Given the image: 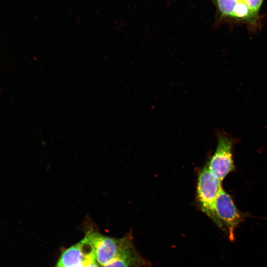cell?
Segmentation results:
<instances>
[{
    "mask_svg": "<svg viewBox=\"0 0 267 267\" xmlns=\"http://www.w3.org/2000/svg\"><path fill=\"white\" fill-rule=\"evenodd\" d=\"M229 19L235 22L247 24L251 30H256L259 26V18L255 16L242 0L236 4Z\"/></svg>",
    "mask_w": 267,
    "mask_h": 267,
    "instance_id": "cell-7",
    "label": "cell"
},
{
    "mask_svg": "<svg viewBox=\"0 0 267 267\" xmlns=\"http://www.w3.org/2000/svg\"><path fill=\"white\" fill-rule=\"evenodd\" d=\"M84 225L86 227L85 236L93 244L95 259L100 266L105 265L133 243L131 232L122 238H116L100 234L95 228L90 218L87 216Z\"/></svg>",
    "mask_w": 267,
    "mask_h": 267,
    "instance_id": "cell-1",
    "label": "cell"
},
{
    "mask_svg": "<svg viewBox=\"0 0 267 267\" xmlns=\"http://www.w3.org/2000/svg\"><path fill=\"white\" fill-rule=\"evenodd\" d=\"M240 0H214L221 19L229 18L236 4Z\"/></svg>",
    "mask_w": 267,
    "mask_h": 267,
    "instance_id": "cell-8",
    "label": "cell"
},
{
    "mask_svg": "<svg viewBox=\"0 0 267 267\" xmlns=\"http://www.w3.org/2000/svg\"><path fill=\"white\" fill-rule=\"evenodd\" d=\"M94 259H95L89 261L88 262H86L81 265L71 267H87V265L89 264L91 262H92Z\"/></svg>",
    "mask_w": 267,
    "mask_h": 267,
    "instance_id": "cell-11",
    "label": "cell"
},
{
    "mask_svg": "<svg viewBox=\"0 0 267 267\" xmlns=\"http://www.w3.org/2000/svg\"><path fill=\"white\" fill-rule=\"evenodd\" d=\"M98 264L97 263L95 259L93 260L89 264H88L87 267H99Z\"/></svg>",
    "mask_w": 267,
    "mask_h": 267,
    "instance_id": "cell-10",
    "label": "cell"
},
{
    "mask_svg": "<svg viewBox=\"0 0 267 267\" xmlns=\"http://www.w3.org/2000/svg\"><path fill=\"white\" fill-rule=\"evenodd\" d=\"M95 259L94 247L86 236L78 243L64 250L55 267H71Z\"/></svg>",
    "mask_w": 267,
    "mask_h": 267,
    "instance_id": "cell-5",
    "label": "cell"
},
{
    "mask_svg": "<svg viewBox=\"0 0 267 267\" xmlns=\"http://www.w3.org/2000/svg\"><path fill=\"white\" fill-rule=\"evenodd\" d=\"M215 223L227 233L229 239H235L236 228L243 221L244 215L235 206L230 195L222 188L219 191L215 204Z\"/></svg>",
    "mask_w": 267,
    "mask_h": 267,
    "instance_id": "cell-2",
    "label": "cell"
},
{
    "mask_svg": "<svg viewBox=\"0 0 267 267\" xmlns=\"http://www.w3.org/2000/svg\"><path fill=\"white\" fill-rule=\"evenodd\" d=\"M149 264L136 251L133 243L115 259L102 267H144Z\"/></svg>",
    "mask_w": 267,
    "mask_h": 267,
    "instance_id": "cell-6",
    "label": "cell"
},
{
    "mask_svg": "<svg viewBox=\"0 0 267 267\" xmlns=\"http://www.w3.org/2000/svg\"><path fill=\"white\" fill-rule=\"evenodd\" d=\"M222 188V180L206 166L198 177L197 196L202 211L215 222V204Z\"/></svg>",
    "mask_w": 267,
    "mask_h": 267,
    "instance_id": "cell-3",
    "label": "cell"
},
{
    "mask_svg": "<svg viewBox=\"0 0 267 267\" xmlns=\"http://www.w3.org/2000/svg\"><path fill=\"white\" fill-rule=\"evenodd\" d=\"M247 5L251 12L259 18V11L264 0H242Z\"/></svg>",
    "mask_w": 267,
    "mask_h": 267,
    "instance_id": "cell-9",
    "label": "cell"
},
{
    "mask_svg": "<svg viewBox=\"0 0 267 267\" xmlns=\"http://www.w3.org/2000/svg\"><path fill=\"white\" fill-rule=\"evenodd\" d=\"M233 140L224 134L219 133L216 151L207 166L222 181L234 170L232 153Z\"/></svg>",
    "mask_w": 267,
    "mask_h": 267,
    "instance_id": "cell-4",
    "label": "cell"
}]
</instances>
